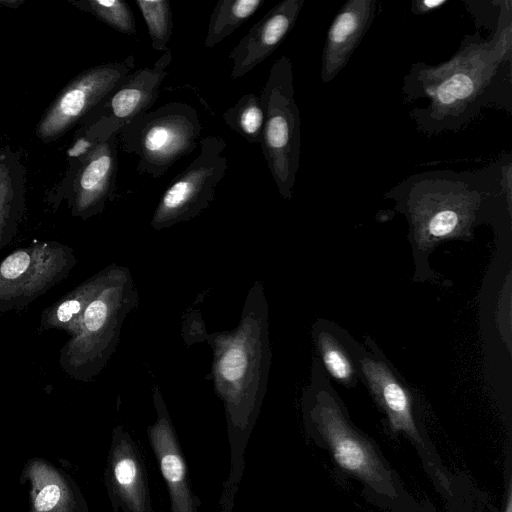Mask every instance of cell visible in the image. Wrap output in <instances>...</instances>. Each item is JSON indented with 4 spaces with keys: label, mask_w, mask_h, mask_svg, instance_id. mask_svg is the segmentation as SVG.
I'll return each mask as SVG.
<instances>
[{
    "label": "cell",
    "mask_w": 512,
    "mask_h": 512,
    "mask_svg": "<svg viewBox=\"0 0 512 512\" xmlns=\"http://www.w3.org/2000/svg\"><path fill=\"white\" fill-rule=\"evenodd\" d=\"M314 419L330 444L337 462L345 469L359 474L362 478L378 481L379 465L371 454L367 443L353 431L344 417L337 395L322 366L315 374Z\"/></svg>",
    "instance_id": "9"
},
{
    "label": "cell",
    "mask_w": 512,
    "mask_h": 512,
    "mask_svg": "<svg viewBox=\"0 0 512 512\" xmlns=\"http://www.w3.org/2000/svg\"><path fill=\"white\" fill-rule=\"evenodd\" d=\"M304 0H284L272 7L229 53L230 77L236 80L268 58L294 27Z\"/></svg>",
    "instance_id": "10"
},
{
    "label": "cell",
    "mask_w": 512,
    "mask_h": 512,
    "mask_svg": "<svg viewBox=\"0 0 512 512\" xmlns=\"http://www.w3.org/2000/svg\"><path fill=\"white\" fill-rule=\"evenodd\" d=\"M264 3V0H219L209 18L204 46L213 48L222 42Z\"/></svg>",
    "instance_id": "16"
},
{
    "label": "cell",
    "mask_w": 512,
    "mask_h": 512,
    "mask_svg": "<svg viewBox=\"0 0 512 512\" xmlns=\"http://www.w3.org/2000/svg\"><path fill=\"white\" fill-rule=\"evenodd\" d=\"M225 124L249 144H260L264 126V113L259 96L249 93L222 115Z\"/></svg>",
    "instance_id": "17"
},
{
    "label": "cell",
    "mask_w": 512,
    "mask_h": 512,
    "mask_svg": "<svg viewBox=\"0 0 512 512\" xmlns=\"http://www.w3.org/2000/svg\"><path fill=\"white\" fill-rule=\"evenodd\" d=\"M355 358L360 378L388 415L391 426L416 438L412 398L405 383L374 349L367 351L356 343Z\"/></svg>",
    "instance_id": "11"
},
{
    "label": "cell",
    "mask_w": 512,
    "mask_h": 512,
    "mask_svg": "<svg viewBox=\"0 0 512 512\" xmlns=\"http://www.w3.org/2000/svg\"><path fill=\"white\" fill-rule=\"evenodd\" d=\"M61 489L55 484H49L43 487L35 499V509L38 512H47L52 510L59 502Z\"/></svg>",
    "instance_id": "21"
},
{
    "label": "cell",
    "mask_w": 512,
    "mask_h": 512,
    "mask_svg": "<svg viewBox=\"0 0 512 512\" xmlns=\"http://www.w3.org/2000/svg\"><path fill=\"white\" fill-rule=\"evenodd\" d=\"M245 366V353L239 347H233L221 359L220 372L226 380L234 382L243 376Z\"/></svg>",
    "instance_id": "20"
},
{
    "label": "cell",
    "mask_w": 512,
    "mask_h": 512,
    "mask_svg": "<svg viewBox=\"0 0 512 512\" xmlns=\"http://www.w3.org/2000/svg\"><path fill=\"white\" fill-rule=\"evenodd\" d=\"M197 157L170 182L156 207L153 224L164 226L196 216L214 199L228 169L226 142L220 136L200 141Z\"/></svg>",
    "instance_id": "5"
},
{
    "label": "cell",
    "mask_w": 512,
    "mask_h": 512,
    "mask_svg": "<svg viewBox=\"0 0 512 512\" xmlns=\"http://www.w3.org/2000/svg\"><path fill=\"white\" fill-rule=\"evenodd\" d=\"M23 2V0H0L1 5L13 9L18 8Z\"/></svg>",
    "instance_id": "25"
},
{
    "label": "cell",
    "mask_w": 512,
    "mask_h": 512,
    "mask_svg": "<svg viewBox=\"0 0 512 512\" xmlns=\"http://www.w3.org/2000/svg\"><path fill=\"white\" fill-rule=\"evenodd\" d=\"M172 51H165L152 66L132 71L86 117L89 125L86 134L101 141L120 132L134 119L148 112L160 93V86L168 75Z\"/></svg>",
    "instance_id": "8"
},
{
    "label": "cell",
    "mask_w": 512,
    "mask_h": 512,
    "mask_svg": "<svg viewBox=\"0 0 512 512\" xmlns=\"http://www.w3.org/2000/svg\"><path fill=\"white\" fill-rule=\"evenodd\" d=\"M25 209V169L16 153L0 148V248L15 235Z\"/></svg>",
    "instance_id": "14"
},
{
    "label": "cell",
    "mask_w": 512,
    "mask_h": 512,
    "mask_svg": "<svg viewBox=\"0 0 512 512\" xmlns=\"http://www.w3.org/2000/svg\"><path fill=\"white\" fill-rule=\"evenodd\" d=\"M79 9L89 12L96 18L125 35L136 33L134 13L126 1L85 0L73 2Z\"/></svg>",
    "instance_id": "19"
},
{
    "label": "cell",
    "mask_w": 512,
    "mask_h": 512,
    "mask_svg": "<svg viewBox=\"0 0 512 512\" xmlns=\"http://www.w3.org/2000/svg\"><path fill=\"white\" fill-rule=\"evenodd\" d=\"M146 23L151 46L156 51H167L173 31L172 11L167 0H135Z\"/></svg>",
    "instance_id": "18"
},
{
    "label": "cell",
    "mask_w": 512,
    "mask_h": 512,
    "mask_svg": "<svg viewBox=\"0 0 512 512\" xmlns=\"http://www.w3.org/2000/svg\"><path fill=\"white\" fill-rule=\"evenodd\" d=\"M135 58L127 56L91 67L71 81L40 119L36 134L50 141L86 117L135 69Z\"/></svg>",
    "instance_id": "7"
},
{
    "label": "cell",
    "mask_w": 512,
    "mask_h": 512,
    "mask_svg": "<svg viewBox=\"0 0 512 512\" xmlns=\"http://www.w3.org/2000/svg\"><path fill=\"white\" fill-rule=\"evenodd\" d=\"M495 33L484 39L478 32L465 36L457 52L438 65L414 63L404 77L407 102L428 100L410 111L421 132L432 135L456 131L484 107L511 111V2L499 1Z\"/></svg>",
    "instance_id": "1"
},
{
    "label": "cell",
    "mask_w": 512,
    "mask_h": 512,
    "mask_svg": "<svg viewBox=\"0 0 512 512\" xmlns=\"http://www.w3.org/2000/svg\"><path fill=\"white\" fill-rule=\"evenodd\" d=\"M264 126L260 146L280 195L292 196L300 164V114L295 101L292 62L279 57L260 92Z\"/></svg>",
    "instance_id": "3"
},
{
    "label": "cell",
    "mask_w": 512,
    "mask_h": 512,
    "mask_svg": "<svg viewBox=\"0 0 512 512\" xmlns=\"http://www.w3.org/2000/svg\"><path fill=\"white\" fill-rule=\"evenodd\" d=\"M118 144V134L114 133L83 156L73 184V205L78 214L98 211L114 194Z\"/></svg>",
    "instance_id": "13"
},
{
    "label": "cell",
    "mask_w": 512,
    "mask_h": 512,
    "mask_svg": "<svg viewBox=\"0 0 512 512\" xmlns=\"http://www.w3.org/2000/svg\"><path fill=\"white\" fill-rule=\"evenodd\" d=\"M201 130L196 109L175 101L134 119L120 132L118 143L137 157L138 173L159 178L198 147Z\"/></svg>",
    "instance_id": "4"
},
{
    "label": "cell",
    "mask_w": 512,
    "mask_h": 512,
    "mask_svg": "<svg viewBox=\"0 0 512 512\" xmlns=\"http://www.w3.org/2000/svg\"><path fill=\"white\" fill-rule=\"evenodd\" d=\"M447 2V0H414L411 3V11L416 15H425L442 7Z\"/></svg>",
    "instance_id": "24"
},
{
    "label": "cell",
    "mask_w": 512,
    "mask_h": 512,
    "mask_svg": "<svg viewBox=\"0 0 512 512\" xmlns=\"http://www.w3.org/2000/svg\"><path fill=\"white\" fill-rule=\"evenodd\" d=\"M376 9V0H349L339 9L325 39L320 68L322 82H331L346 66L370 28Z\"/></svg>",
    "instance_id": "12"
},
{
    "label": "cell",
    "mask_w": 512,
    "mask_h": 512,
    "mask_svg": "<svg viewBox=\"0 0 512 512\" xmlns=\"http://www.w3.org/2000/svg\"><path fill=\"white\" fill-rule=\"evenodd\" d=\"M161 469L165 478L172 482L180 481L184 472L182 461L174 454L162 458Z\"/></svg>",
    "instance_id": "22"
},
{
    "label": "cell",
    "mask_w": 512,
    "mask_h": 512,
    "mask_svg": "<svg viewBox=\"0 0 512 512\" xmlns=\"http://www.w3.org/2000/svg\"><path fill=\"white\" fill-rule=\"evenodd\" d=\"M74 258L67 246L42 242L18 249L0 263V310L22 307L64 279Z\"/></svg>",
    "instance_id": "6"
},
{
    "label": "cell",
    "mask_w": 512,
    "mask_h": 512,
    "mask_svg": "<svg viewBox=\"0 0 512 512\" xmlns=\"http://www.w3.org/2000/svg\"><path fill=\"white\" fill-rule=\"evenodd\" d=\"M136 474L135 464L130 459H123L115 467V476L122 485L130 484Z\"/></svg>",
    "instance_id": "23"
},
{
    "label": "cell",
    "mask_w": 512,
    "mask_h": 512,
    "mask_svg": "<svg viewBox=\"0 0 512 512\" xmlns=\"http://www.w3.org/2000/svg\"><path fill=\"white\" fill-rule=\"evenodd\" d=\"M511 163L478 171L436 170L408 177L386 197L397 202L416 247L431 249L449 239H464L484 210L506 197L511 202Z\"/></svg>",
    "instance_id": "2"
},
{
    "label": "cell",
    "mask_w": 512,
    "mask_h": 512,
    "mask_svg": "<svg viewBox=\"0 0 512 512\" xmlns=\"http://www.w3.org/2000/svg\"><path fill=\"white\" fill-rule=\"evenodd\" d=\"M316 342L324 372L342 385H356L360 379L355 358L356 342L338 326L329 323L319 327Z\"/></svg>",
    "instance_id": "15"
}]
</instances>
